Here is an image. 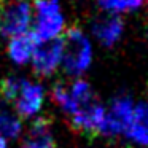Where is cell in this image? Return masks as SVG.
Segmentation results:
<instances>
[{"label":"cell","mask_w":148,"mask_h":148,"mask_svg":"<svg viewBox=\"0 0 148 148\" xmlns=\"http://www.w3.org/2000/svg\"><path fill=\"white\" fill-rule=\"evenodd\" d=\"M62 38V67L65 73L78 77L92 62V46L80 27H70Z\"/></svg>","instance_id":"6da1fadb"},{"label":"cell","mask_w":148,"mask_h":148,"mask_svg":"<svg viewBox=\"0 0 148 148\" xmlns=\"http://www.w3.org/2000/svg\"><path fill=\"white\" fill-rule=\"evenodd\" d=\"M35 8V30L38 42L61 38L65 29V19L58 0H34Z\"/></svg>","instance_id":"7a4b0ae2"},{"label":"cell","mask_w":148,"mask_h":148,"mask_svg":"<svg viewBox=\"0 0 148 148\" xmlns=\"http://www.w3.org/2000/svg\"><path fill=\"white\" fill-rule=\"evenodd\" d=\"M32 7L27 0H3L0 5V35L5 38L23 35L29 30Z\"/></svg>","instance_id":"3957f363"},{"label":"cell","mask_w":148,"mask_h":148,"mask_svg":"<svg viewBox=\"0 0 148 148\" xmlns=\"http://www.w3.org/2000/svg\"><path fill=\"white\" fill-rule=\"evenodd\" d=\"M134 105L132 99L126 94L116 96L110 103V108L105 112V121H103L102 135H119L124 134L126 127L129 126L134 113Z\"/></svg>","instance_id":"277c9868"},{"label":"cell","mask_w":148,"mask_h":148,"mask_svg":"<svg viewBox=\"0 0 148 148\" xmlns=\"http://www.w3.org/2000/svg\"><path fill=\"white\" fill-rule=\"evenodd\" d=\"M32 67L38 77L54 73L62 62V38L40 42L32 54Z\"/></svg>","instance_id":"5b68a950"},{"label":"cell","mask_w":148,"mask_h":148,"mask_svg":"<svg viewBox=\"0 0 148 148\" xmlns=\"http://www.w3.org/2000/svg\"><path fill=\"white\" fill-rule=\"evenodd\" d=\"M105 112L107 108L100 105L97 100L83 105L75 115L70 118V126L78 132L83 134H100L103 121H105Z\"/></svg>","instance_id":"8992f818"},{"label":"cell","mask_w":148,"mask_h":148,"mask_svg":"<svg viewBox=\"0 0 148 148\" xmlns=\"http://www.w3.org/2000/svg\"><path fill=\"white\" fill-rule=\"evenodd\" d=\"M43 102H45V89L42 84L35 83V81L23 80L19 92H18L16 99L13 100L18 115L23 118L35 116L42 110Z\"/></svg>","instance_id":"52a82bcc"},{"label":"cell","mask_w":148,"mask_h":148,"mask_svg":"<svg viewBox=\"0 0 148 148\" xmlns=\"http://www.w3.org/2000/svg\"><path fill=\"white\" fill-rule=\"evenodd\" d=\"M124 135L135 145L148 147V102H138L134 105V113Z\"/></svg>","instance_id":"ba28073f"},{"label":"cell","mask_w":148,"mask_h":148,"mask_svg":"<svg viewBox=\"0 0 148 148\" xmlns=\"http://www.w3.org/2000/svg\"><path fill=\"white\" fill-rule=\"evenodd\" d=\"M124 30V24H123L121 18L116 14H110V16H103L94 21L92 24V35L99 43L103 46H113L123 35Z\"/></svg>","instance_id":"9c48e42d"},{"label":"cell","mask_w":148,"mask_h":148,"mask_svg":"<svg viewBox=\"0 0 148 148\" xmlns=\"http://www.w3.org/2000/svg\"><path fill=\"white\" fill-rule=\"evenodd\" d=\"M38 43L40 42L34 35V32H26L23 35L13 37L8 43V58L18 65L27 64L32 59V54Z\"/></svg>","instance_id":"30bf717a"},{"label":"cell","mask_w":148,"mask_h":148,"mask_svg":"<svg viewBox=\"0 0 148 148\" xmlns=\"http://www.w3.org/2000/svg\"><path fill=\"white\" fill-rule=\"evenodd\" d=\"M21 132H23V123L19 116L11 113L5 107H0V137L18 138Z\"/></svg>","instance_id":"8fae6325"},{"label":"cell","mask_w":148,"mask_h":148,"mask_svg":"<svg viewBox=\"0 0 148 148\" xmlns=\"http://www.w3.org/2000/svg\"><path fill=\"white\" fill-rule=\"evenodd\" d=\"M102 10L112 14L124 13V11H134L142 7L143 0H96Z\"/></svg>","instance_id":"7c38bea8"},{"label":"cell","mask_w":148,"mask_h":148,"mask_svg":"<svg viewBox=\"0 0 148 148\" xmlns=\"http://www.w3.org/2000/svg\"><path fill=\"white\" fill-rule=\"evenodd\" d=\"M23 80L24 78L19 77H7L0 81V96H2V99H5L7 102H13L16 99L18 92H19Z\"/></svg>","instance_id":"4fadbf2b"},{"label":"cell","mask_w":148,"mask_h":148,"mask_svg":"<svg viewBox=\"0 0 148 148\" xmlns=\"http://www.w3.org/2000/svg\"><path fill=\"white\" fill-rule=\"evenodd\" d=\"M21 148H58V145L53 140V135H46V137H30L29 135Z\"/></svg>","instance_id":"5bb4252c"},{"label":"cell","mask_w":148,"mask_h":148,"mask_svg":"<svg viewBox=\"0 0 148 148\" xmlns=\"http://www.w3.org/2000/svg\"><path fill=\"white\" fill-rule=\"evenodd\" d=\"M0 148H7V140L3 137H0Z\"/></svg>","instance_id":"9a60e30c"}]
</instances>
